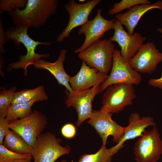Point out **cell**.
<instances>
[{
  "mask_svg": "<svg viewBox=\"0 0 162 162\" xmlns=\"http://www.w3.org/2000/svg\"><path fill=\"white\" fill-rule=\"evenodd\" d=\"M58 0H28L26 7L8 12L16 26L39 28L56 12Z\"/></svg>",
  "mask_w": 162,
  "mask_h": 162,
  "instance_id": "cell-1",
  "label": "cell"
},
{
  "mask_svg": "<svg viewBox=\"0 0 162 162\" xmlns=\"http://www.w3.org/2000/svg\"><path fill=\"white\" fill-rule=\"evenodd\" d=\"M27 27L15 26L8 28L5 32L7 40H11L15 46L19 47L21 44L24 45L27 50L25 55H21L19 60L9 64L7 69L8 71L12 70L22 69L25 75L27 74V68L36 60L42 58L50 57L48 53L39 54L35 52L37 46L40 44L49 45L52 42H40L32 39L27 33Z\"/></svg>",
  "mask_w": 162,
  "mask_h": 162,
  "instance_id": "cell-2",
  "label": "cell"
},
{
  "mask_svg": "<svg viewBox=\"0 0 162 162\" xmlns=\"http://www.w3.org/2000/svg\"><path fill=\"white\" fill-rule=\"evenodd\" d=\"M115 50L114 44L109 39L100 40L78 53V56L90 67L107 75L112 66Z\"/></svg>",
  "mask_w": 162,
  "mask_h": 162,
  "instance_id": "cell-3",
  "label": "cell"
},
{
  "mask_svg": "<svg viewBox=\"0 0 162 162\" xmlns=\"http://www.w3.org/2000/svg\"><path fill=\"white\" fill-rule=\"evenodd\" d=\"M133 85L118 83L108 86L102 96L100 110L109 113H118L127 106L132 104L136 98Z\"/></svg>",
  "mask_w": 162,
  "mask_h": 162,
  "instance_id": "cell-4",
  "label": "cell"
},
{
  "mask_svg": "<svg viewBox=\"0 0 162 162\" xmlns=\"http://www.w3.org/2000/svg\"><path fill=\"white\" fill-rule=\"evenodd\" d=\"M47 124L48 119L45 115L34 110L27 116L10 122L9 127L33 148Z\"/></svg>",
  "mask_w": 162,
  "mask_h": 162,
  "instance_id": "cell-5",
  "label": "cell"
},
{
  "mask_svg": "<svg viewBox=\"0 0 162 162\" xmlns=\"http://www.w3.org/2000/svg\"><path fill=\"white\" fill-rule=\"evenodd\" d=\"M134 159L137 162H157L162 154V140L156 126L145 130L135 143Z\"/></svg>",
  "mask_w": 162,
  "mask_h": 162,
  "instance_id": "cell-6",
  "label": "cell"
},
{
  "mask_svg": "<svg viewBox=\"0 0 162 162\" xmlns=\"http://www.w3.org/2000/svg\"><path fill=\"white\" fill-rule=\"evenodd\" d=\"M61 141L50 132L43 133L33 148V162H55L60 157L69 154L70 148L61 146Z\"/></svg>",
  "mask_w": 162,
  "mask_h": 162,
  "instance_id": "cell-7",
  "label": "cell"
},
{
  "mask_svg": "<svg viewBox=\"0 0 162 162\" xmlns=\"http://www.w3.org/2000/svg\"><path fill=\"white\" fill-rule=\"evenodd\" d=\"M142 81V76L133 69L128 62L122 56L120 51L115 49L110 73L100 85L101 92L109 86L116 83H125L138 85Z\"/></svg>",
  "mask_w": 162,
  "mask_h": 162,
  "instance_id": "cell-8",
  "label": "cell"
},
{
  "mask_svg": "<svg viewBox=\"0 0 162 162\" xmlns=\"http://www.w3.org/2000/svg\"><path fill=\"white\" fill-rule=\"evenodd\" d=\"M65 92L67 95L65 104L67 107H74L76 110L78 116L76 124L79 127L91 116L93 111L92 103L96 95L101 93L100 84L87 89L71 93L66 89Z\"/></svg>",
  "mask_w": 162,
  "mask_h": 162,
  "instance_id": "cell-9",
  "label": "cell"
},
{
  "mask_svg": "<svg viewBox=\"0 0 162 162\" xmlns=\"http://www.w3.org/2000/svg\"><path fill=\"white\" fill-rule=\"evenodd\" d=\"M101 0H92L84 3H77L70 0L64 7L69 16L67 26L56 38L58 42H62L66 38L70 37V34L74 28L82 26L88 20V16L94 8L101 2Z\"/></svg>",
  "mask_w": 162,
  "mask_h": 162,
  "instance_id": "cell-10",
  "label": "cell"
},
{
  "mask_svg": "<svg viewBox=\"0 0 162 162\" xmlns=\"http://www.w3.org/2000/svg\"><path fill=\"white\" fill-rule=\"evenodd\" d=\"M112 113L100 110L93 111L87 122L92 126L101 138L102 146H106L109 136L112 140L118 143L122 139L125 127L117 124L112 118Z\"/></svg>",
  "mask_w": 162,
  "mask_h": 162,
  "instance_id": "cell-11",
  "label": "cell"
},
{
  "mask_svg": "<svg viewBox=\"0 0 162 162\" xmlns=\"http://www.w3.org/2000/svg\"><path fill=\"white\" fill-rule=\"evenodd\" d=\"M101 11L98 8L93 19L88 20L79 29L78 34H84L85 39L82 45L75 50V53H78L85 50L103 38L106 32L114 29L115 19L109 20L104 19L101 15Z\"/></svg>",
  "mask_w": 162,
  "mask_h": 162,
  "instance_id": "cell-12",
  "label": "cell"
},
{
  "mask_svg": "<svg viewBox=\"0 0 162 162\" xmlns=\"http://www.w3.org/2000/svg\"><path fill=\"white\" fill-rule=\"evenodd\" d=\"M162 62V52L152 42L143 44L137 52L129 61L131 67L139 73L152 74Z\"/></svg>",
  "mask_w": 162,
  "mask_h": 162,
  "instance_id": "cell-13",
  "label": "cell"
},
{
  "mask_svg": "<svg viewBox=\"0 0 162 162\" xmlns=\"http://www.w3.org/2000/svg\"><path fill=\"white\" fill-rule=\"evenodd\" d=\"M114 29L113 35L109 39L118 44L121 48L122 56L129 62L137 52L147 38L137 32L133 34H130L124 29L122 25L116 20Z\"/></svg>",
  "mask_w": 162,
  "mask_h": 162,
  "instance_id": "cell-14",
  "label": "cell"
},
{
  "mask_svg": "<svg viewBox=\"0 0 162 162\" xmlns=\"http://www.w3.org/2000/svg\"><path fill=\"white\" fill-rule=\"evenodd\" d=\"M108 76L90 67L82 61L78 72L73 76H70L69 83L74 92H78L101 85Z\"/></svg>",
  "mask_w": 162,
  "mask_h": 162,
  "instance_id": "cell-15",
  "label": "cell"
},
{
  "mask_svg": "<svg viewBox=\"0 0 162 162\" xmlns=\"http://www.w3.org/2000/svg\"><path fill=\"white\" fill-rule=\"evenodd\" d=\"M128 123V125L125 127L121 141L116 145L109 148L113 155L124 146L123 144L126 141L140 137L146 130V128L150 126H156L153 118L149 116L141 117L137 112H133L130 115Z\"/></svg>",
  "mask_w": 162,
  "mask_h": 162,
  "instance_id": "cell-16",
  "label": "cell"
},
{
  "mask_svg": "<svg viewBox=\"0 0 162 162\" xmlns=\"http://www.w3.org/2000/svg\"><path fill=\"white\" fill-rule=\"evenodd\" d=\"M155 9L162 10V1L159 0L153 3L135 5L124 13L116 15L115 17L122 25L125 26L129 33L133 34L142 16L149 10Z\"/></svg>",
  "mask_w": 162,
  "mask_h": 162,
  "instance_id": "cell-17",
  "label": "cell"
},
{
  "mask_svg": "<svg viewBox=\"0 0 162 162\" xmlns=\"http://www.w3.org/2000/svg\"><path fill=\"white\" fill-rule=\"evenodd\" d=\"M67 51L62 50L60 52L58 58L54 62L51 63L41 58L36 60L31 65L35 69H45L49 71L57 80L59 85L64 86L70 92L72 90L70 84V76L66 72L64 66V63L66 59Z\"/></svg>",
  "mask_w": 162,
  "mask_h": 162,
  "instance_id": "cell-18",
  "label": "cell"
},
{
  "mask_svg": "<svg viewBox=\"0 0 162 162\" xmlns=\"http://www.w3.org/2000/svg\"><path fill=\"white\" fill-rule=\"evenodd\" d=\"M3 146L8 149L17 153L31 154L33 148L19 134L10 130L4 139Z\"/></svg>",
  "mask_w": 162,
  "mask_h": 162,
  "instance_id": "cell-19",
  "label": "cell"
},
{
  "mask_svg": "<svg viewBox=\"0 0 162 162\" xmlns=\"http://www.w3.org/2000/svg\"><path fill=\"white\" fill-rule=\"evenodd\" d=\"M48 98L44 87L42 85L33 89H25L16 92L11 104L27 103L33 99L37 101H45Z\"/></svg>",
  "mask_w": 162,
  "mask_h": 162,
  "instance_id": "cell-20",
  "label": "cell"
},
{
  "mask_svg": "<svg viewBox=\"0 0 162 162\" xmlns=\"http://www.w3.org/2000/svg\"><path fill=\"white\" fill-rule=\"evenodd\" d=\"M36 102L35 100L33 99L27 103L11 104L8 109L6 119L10 123L18 118L27 116L32 112V107Z\"/></svg>",
  "mask_w": 162,
  "mask_h": 162,
  "instance_id": "cell-21",
  "label": "cell"
},
{
  "mask_svg": "<svg viewBox=\"0 0 162 162\" xmlns=\"http://www.w3.org/2000/svg\"><path fill=\"white\" fill-rule=\"evenodd\" d=\"M113 155L109 149L102 146L96 152L93 154L81 155L77 162H112Z\"/></svg>",
  "mask_w": 162,
  "mask_h": 162,
  "instance_id": "cell-22",
  "label": "cell"
},
{
  "mask_svg": "<svg viewBox=\"0 0 162 162\" xmlns=\"http://www.w3.org/2000/svg\"><path fill=\"white\" fill-rule=\"evenodd\" d=\"M17 88L15 86L0 92V119L5 118Z\"/></svg>",
  "mask_w": 162,
  "mask_h": 162,
  "instance_id": "cell-23",
  "label": "cell"
},
{
  "mask_svg": "<svg viewBox=\"0 0 162 162\" xmlns=\"http://www.w3.org/2000/svg\"><path fill=\"white\" fill-rule=\"evenodd\" d=\"M151 3V2L148 0H122L114 4L109 10L108 14L110 15H116L122 11L127 9H129L135 5Z\"/></svg>",
  "mask_w": 162,
  "mask_h": 162,
  "instance_id": "cell-24",
  "label": "cell"
},
{
  "mask_svg": "<svg viewBox=\"0 0 162 162\" xmlns=\"http://www.w3.org/2000/svg\"><path fill=\"white\" fill-rule=\"evenodd\" d=\"M28 0H0V13L7 11V12L17 9L24 8Z\"/></svg>",
  "mask_w": 162,
  "mask_h": 162,
  "instance_id": "cell-25",
  "label": "cell"
},
{
  "mask_svg": "<svg viewBox=\"0 0 162 162\" xmlns=\"http://www.w3.org/2000/svg\"><path fill=\"white\" fill-rule=\"evenodd\" d=\"M33 158L31 154H23L10 151L3 145H0V161L5 162L10 160Z\"/></svg>",
  "mask_w": 162,
  "mask_h": 162,
  "instance_id": "cell-26",
  "label": "cell"
},
{
  "mask_svg": "<svg viewBox=\"0 0 162 162\" xmlns=\"http://www.w3.org/2000/svg\"><path fill=\"white\" fill-rule=\"evenodd\" d=\"M61 132L62 136L66 138L71 139L76 134V129L75 126L71 123H68L62 128Z\"/></svg>",
  "mask_w": 162,
  "mask_h": 162,
  "instance_id": "cell-27",
  "label": "cell"
},
{
  "mask_svg": "<svg viewBox=\"0 0 162 162\" xmlns=\"http://www.w3.org/2000/svg\"><path fill=\"white\" fill-rule=\"evenodd\" d=\"M9 124L5 118L0 119V145H3L5 137L10 130Z\"/></svg>",
  "mask_w": 162,
  "mask_h": 162,
  "instance_id": "cell-28",
  "label": "cell"
},
{
  "mask_svg": "<svg viewBox=\"0 0 162 162\" xmlns=\"http://www.w3.org/2000/svg\"><path fill=\"white\" fill-rule=\"evenodd\" d=\"M7 40L5 37V32L2 25V18L0 17V52L2 54L5 52L4 45L6 43Z\"/></svg>",
  "mask_w": 162,
  "mask_h": 162,
  "instance_id": "cell-29",
  "label": "cell"
},
{
  "mask_svg": "<svg viewBox=\"0 0 162 162\" xmlns=\"http://www.w3.org/2000/svg\"><path fill=\"white\" fill-rule=\"evenodd\" d=\"M148 83L150 86L158 88L162 90V75L159 78L150 79Z\"/></svg>",
  "mask_w": 162,
  "mask_h": 162,
  "instance_id": "cell-30",
  "label": "cell"
},
{
  "mask_svg": "<svg viewBox=\"0 0 162 162\" xmlns=\"http://www.w3.org/2000/svg\"><path fill=\"white\" fill-rule=\"evenodd\" d=\"M32 159H15L3 162H32Z\"/></svg>",
  "mask_w": 162,
  "mask_h": 162,
  "instance_id": "cell-31",
  "label": "cell"
},
{
  "mask_svg": "<svg viewBox=\"0 0 162 162\" xmlns=\"http://www.w3.org/2000/svg\"><path fill=\"white\" fill-rule=\"evenodd\" d=\"M157 31L161 34V38L162 39V27H158L157 28Z\"/></svg>",
  "mask_w": 162,
  "mask_h": 162,
  "instance_id": "cell-32",
  "label": "cell"
},
{
  "mask_svg": "<svg viewBox=\"0 0 162 162\" xmlns=\"http://www.w3.org/2000/svg\"><path fill=\"white\" fill-rule=\"evenodd\" d=\"M56 162H67V161L66 160H63L61 161H58Z\"/></svg>",
  "mask_w": 162,
  "mask_h": 162,
  "instance_id": "cell-33",
  "label": "cell"
},
{
  "mask_svg": "<svg viewBox=\"0 0 162 162\" xmlns=\"http://www.w3.org/2000/svg\"><path fill=\"white\" fill-rule=\"evenodd\" d=\"M85 1V0H79L80 2H83L84 1Z\"/></svg>",
  "mask_w": 162,
  "mask_h": 162,
  "instance_id": "cell-34",
  "label": "cell"
},
{
  "mask_svg": "<svg viewBox=\"0 0 162 162\" xmlns=\"http://www.w3.org/2000/svg\"><path fill=\"white\" fill-rule=\"evenodd\" d=\"M0 162H3V161H0Z\"/></svg>",
  "mask_w": 162,
  "mask_h": 162,
  "instance_id": "cell-35",
  "label": "cell"
}]
</instances>
